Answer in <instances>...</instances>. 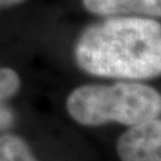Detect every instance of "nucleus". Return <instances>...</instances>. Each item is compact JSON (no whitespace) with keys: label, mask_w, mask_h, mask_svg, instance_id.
I'll use <instances>...</instances> for the list:
<instances>
[{"label":"nucleus","mask_w":161,"mask_h":161,"mask_svg":"<svg viewBox=\"0 0 161 161\" xmlns=\"http://www.w3.org/2000/svg\"><path fill=\"white\" fill-rule=\"evenodd\" d=\"M75 60L87 74L122 80L161 75V23L141 16H109L90 24L75 44Z\"/></svg>","instance_id":"1"},{"label":"nucleus","mask_w":161,"mask_h":161,"mask_svg":"<svg viewBox=\"0 0 161 161\" xmlns=\"http://www.w3.org/2000/svg\"><path fill=\"white\" fill-rule=\"evenodd\" d=\"M67 112L85 126L117 122L130 128L160 117L161 94L147 85L125 80L110 86L85 85L69 95Z\"/></svg>","instance_id":"2"},{"label":"nucleus","mask_w":161,"mask_h":161,"mask_svg":"<svg viewBox=\"0 0 161 161\" xmlns=\"http://www.w3.org/2000/svg\"><path fill=\"white\" fill-rule=\"evenodd\" d=\"M121 161H161V119L130 126L117 141Z\"/></svg>","instance_id":"3"},{"label":"nucleus","mask_w":161,"mask_h":161,"mask_svg":"<svg viewBox=\"0 0 161 161\" xmlns=\"http://www.w3.org/2000/svg\"><path fill=\"white\" fill-rule=\"evenodd\" d=\"M85 8L98 16L161 18V0H82Z\"/></svg>","instance_id":"4"},{"label":"nucleus","mask_w":161,"mask_h":161,"mask_svg":"<svg viewBox=\"0 0 161 161\" xmlns=\"http://www.w3.org/2000/svg\"><path fill=\"white\" fill-rule=\"evenodd\" d=\"M0 161H36L28 145L12 134L0 137Z\"/></svg>","instance_id":"5"},{"label":"nucleus","mask_w":161,"mask_h":161,"mask_svg":"<svg viewBox=\"0 0 161 161\" xmlns=\"http://www.w3.org/2000/svg\"><path fill=\"white\" fill-rule=\"evenodd\" d=\"M20 87V78L12 69H0V103L11 98Z\"/></svg>","instance_id":"6"},{"label":"nucleus","mask_w":161,"mask_h":161,"mask_svg":"<svg viewBox=\"0 0 161 161\" xmlns=\"http://www.w3.org/2000/svg\"><path fill=\"white\" fill-rule=\"evenodd\" d=\"M24 0H0V8H7V7H14L18 4L23 3Z\"/></svg>","instance_id":"7"}]
</instances>
